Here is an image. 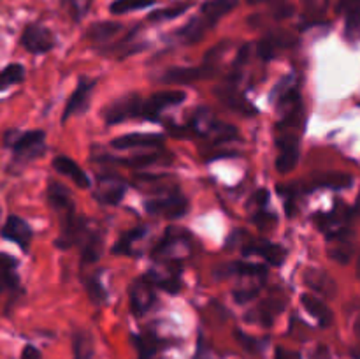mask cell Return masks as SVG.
Wrapping results in <instances>:
<instances>
[{
    "label": "cell",
    "instance_id": "6da1fadb",
    "mask_svg": "<svg viewBox=\"0 0 360 359\" xmlns=\"http://www.w3.org/2000/svg\"><path fill=\"white\" fill-rule=\"evenodd\" d=\"M236 6H238V0H207V2H204L200 6L199 14L192 18L181 30H178L179 41L185 42V44L199 42Z\"/></svg>",
    "mask_w": 360,
    "mask_h": 359
},
{
    "label": "cell",
    "instance_id": "7a4b0ae2",
    "mask_svg": "<svg viewBox=\"0 0 360 359\" xmlns=\"http://www.w3.org/2000/svg\"><path fill=\"white\" fill-rule=\"evenodd\" d=\"M46 132L41 129L27 130V132H16L7 130L4 134V144L13 150V162L16 165H25L35 158L42 157L46 150Z\"/></svg>",
    "mask_w": 360,
    "mask_h": 359
},
{
    "label": "cell",
    "instance_id": "3957f363",
    "mask_svg": "<svg viewBox=\"0 0 360 359\" xmlns=\"http://www.w3.org/2000/svg\"><path fill=\"white\" fill-rule=\"evenodd\" d=\"M144 99L139 94H127L123 97L116 99L115 102L105 108L104 118L108 125H118L125 120L137 118L143 113Z\"/></svg>",
    "mask_w": 360,
    "mask_h": 359
},
{
    "label": "cell",
    "instance_id": "277c9868",
    "mask_svg": "<svg viewBox=\"0 0 360 359\" xmlns=\"http://www.w3.org/2000/svg\"><path fill=\"white\" fill-rule=\"evenodd\" d=\"M20 44L32 55H42L55 48V34L41 23H28L20 35Z\"/></svg>",
    "mask_w": 360,
    "mask_h": 359
},
{
    "label": "cell",
    "instance_id": "5b68a950",
    "mask_svg": "<svg viewBox=\"0 0 360 359\" xmlns=\"http://www.w3.org/2000/svg\"><path fill=\"white\" fill-rule=\"evenodd\" d=\"M0 238L14 243L27 253L30 248L32 238H34V231L25 218L18 217V215H9L0 227Z\"/></svg>",
    "mask_w": 360,
    "mask_h": 359
},
{
    "label": "cell",
    "instance_id": "8992f818",
    "mask_svg": "<svg viewBox=\"0 0 360 359\" xmlns=\"http://www.w3.org/2000/svg\"><path fill=\"white\" fill-rule=\"evenodd\" d=\"M146 210L153 215H162V217L174 220V218L183 217L186 213L188 203H186V199L179 192H172L160 197V199L148 201Z\"/></svg>",
    "mask_w": 360,
    "mask_h": 359
},
{
    "label": "cell",
    "instance_id": "52a82bcc",
    "mask_svg": "<svg viewBox=\"0 0 360 359\" xmlns=\"http://www.w3.org/2000/svg\"><path fill=\"white\" fill-rule=\"evenodd\" d=\"M214 73H217V63L204 62L200 67H174L162 76V81L172 84H190L193 81L211 77Z\"/></svg>",
    "mask_w": 360,
    "mask_h": 359
},
{
    "label": "cell",
    "instance_id": "ba28073f",
    "mask_svg": "<svg viewBox=\"0 0 360 359\" xmlns=\"http://www.w3.org/2000/svg\"><path fill=\"white\" fill-rule=\"evenodd\" d=\"M185 99L186 95L183 92H158V94H153L148 101H144L141 118L153 120L155 122L164 109L181 104Z\"/></svg>",
    "mask_w": 360,
    "mask_h": 359
},
{
    "label": "cell",
    "instance_id": "9c48e42d",
    "mask_svg": "<svg viewBox=\"0 0 360 359\" xmlns=\"http://www.w3.org/2000/svg\"><path fill=\"white\" fill-rule=\"evenodd\" d=\"M214 94H217L218 101L224 102L227 108L234 109V111L241 113V115H246V116L257 115V108L245 97V95L241 94V92L238 90V88H236L234 81L221 84V87H217L214 88Z\"/></svg>",
    "mask_w": 360,
    "mask_h": 359
},
{
    "label": "cell",
    "instance_id": "30bf717a",
    "mask_svg": "<svg viewBox=\"0 0 360 359\" xmlns=\"http://www.w3.org/2000/svg\"><path fill=\"white\" fill-rule=\"evenodd\" d=\"M48 201L51 204L53 210L60 215L62 222L69 220L70 217H74V201L70 196L69 189L65 185H62L60 182H51L48 183Z\"/></svg>",
    "mask_w": 360,
    "mask_h": 359
},
{
    "label": "cell",
    "instance_id": "8fae6325",
    "mask_svg": "<svg viewBox=\"0 0 360 359\" xmlns=\"http://www.w3.org/2000/svg\"><path fill=\"white\" fill-rule=\"evenodd\" d=\"M18 260L9 253L0 252V299L4 292H9L13 296L21 294L20 277L16 273Z\"/></svg>",
    "mask_w": 360,
    "mask_h": 359
},
{
    "label": "cell",
    "instance_id": "7c38bea8",
    "mask_svg": "<svg viewBox=\"0 0 360 359\" xmlns=\"http://www.w3.org/2000/svg\"><path fill=\"white\" fill-rule=\"evenodd\" d=\"M164 143L165 137L162 134L134 132L112 139L111 146L115 150H134V148H162Z\"/></svg>",
    "mask_w": 360,
    "mask_h": 359
},
{
    "label": "cell",
    "instance_id": "4fadbf2b",
    "mask_svg": "<svg viewBox=\"0 0 360 359\" xmlns=\"http://www.w3.org/2000/svg\"><path fill=\"white\" fill-rule=\"evenodd\" d=\"M95 87V81L91 80H79V84H77L76 90L72 92L70 99L65 104V111H63L62 122H67L70 116L79 115V113H84L88 108V102H90V94Z\"/></svg>",
    "mask_w": 360,
    "mask_h": 359
},
{
    "label": "cell",
    "instance_id": "5bb4252c",
    "mask_svg": "<svg viewBox=\"0 0 360 359\" xmlns=\"http://www.w3.org/2000/svg\"><path fill=\"white\" fill-rule=\"evenodd\" d=\"M155 301V285L146 278H141L130 289V305L136 315H143Z\"/></svg>",
    "mask_w": 360,
    "mask_h": 359
},
{
    "label": "cell",
    "instance_id": "9a60e30c",
    "mask_svg": "<svg viewBox=\"0 0 360 359\" xmlns=\"http://www.w3.org/2000/svg\"><path fill=\"white\" fill-rule=\"evenodd\" d=\"M243 253L245 256H260L262 259H266V263L273 264V266H281L287 257V252H285L283 246L274 245V243L266 241H252L248 245L243 246Z\"/></svg>",
    "mask_w": 360,
    "mask_h": 359
},
{
    "label": "cell",
    "instance_id": "2e32d148",
    "mask_svg": "<svg viewBox=\"0 0 360 359\" xmlns=\"http://www.w3.org/2000/svg\"><path fill=\"white\" fill-rule=\"evenodd\" d=\"M127 185L120 176H104L98 180L95 197L104 204H118L125 196Z\"/></svg>",
    "mask_w": 360,
    "mask_h": 359
},
{
    "label": "cell",
    "instance_id": "e0dca14e",
    "mask_svg": "<svg viewBox=\"0 0 360 359\" xmlns=\"http://www.w3.org/2000/svg\"><path fill=\"white\" fill-rule=\"evenodd\" d=\"M281 153L276 158V169L280 172H290L299 160V143L295 136H283L278 139Z\"/></svg>",
    "mask_w": 360,
    "mask_h": 359
},
{
    "label": "cell",
    "instance_id": "ac0fdd59",
    "mask_svg": "<svg viewBox=\"0 0 360 359\" xmlns=\"http://www.w3.org/2000/svg\"><path fill=\"white\" fill-rule=\"evenodd\" d=\"M53 168H55L60 175L72 180V182L76 183L77 187H81V189H88V187H90V178L86 176V172H84L72 158L65 157V155H58V157L53 158Z\"/></svg>",
    "mask_w": 360,
    "mask_h": 359
},
{
    "label": "cell",
    "instance_id": "d6986e66",
    "mask_svg": "<svg viewBox=\"0 0 360 359\" xmlns=\"http://www.w3.org/2000/svg\"><path fill=\"white\" fill-rule=\"evenodd\" d=\"M294 42H295V39L292 37V35L285 34V32H280V34H269V35H266L264 39H260L257 49H259L260 58L271 60V58H274V55H276L278 49L288 48V46H292Z\"/></svg>",
    "mask_w": 360,
    "mask_h": 359
},
{
    "label": "cell",
    "instance_id": "ffe728a7",
    "mask_svg": "<svg viewBox=\"0 0 360 359\" xmlns=\"http://www.w3.org/2000/svg\"><path fill=\"white\" fill-rule=\"evenodd\" d=\"M301 303H302V306H304L306 312L319 320L320 326L327 327L333 324V312H330V308L322 301V299H319L316 296L304 292V294L301 296Z\"/></svg>",
    "mask_w": 360,
    "mask_h": 359
},
{
    "label": "cell",
    "instance_id": "44dd1931",
    "mask_svg": "<svg viewBox=\"0 0 360 359\" xmlns=\"http://www.w3.org/2000/svg\"><path fill=\"white\" fill-rule=\"evenodd\" d=\"M123 30V25L118 21H98L88 27L84 37L91 42H109L115 35Z\"/></svg>",
    "mask_w": 360,
    "mask_h": 359
},
{
    "label": "cell",
    "instance_id": "7402d4cb",
    "mask_svg": "<svg viewBox=\"0 0 360 359\" xmlns=\"http://www.w3.org/2000/svg\"><path fill=\"white\" fill-rule=\"evenodd\" d=\"M354 183V178L347 172H323V175H319L315 180H313V185L309 187L311 189H319V187H323V189H348Z\"/></svg>",
    "mask_w": 360,
    "mask_h": 359
},
{
    "label": "cell",
    "instance_id": "603a6c76",
    "mask_svg": "<svg viewBox=\"0 0 360 359\" xmlns=\"http://www.w3.org/2000/svg\"><path fill=\"white\" fill-rule=\"evenodd\" d=\"M95 345L94 336L88 331L77 329L72 333V358L74 359H91L94 358Z\"/></svg>",
    "mask_w": 360,
    "mask_h": 359
},
{
    "label": "cell",
    "instance_id": "cb8c5ba5",
    "mask_svg": "<svg viewBox=\"0 0 360 359\" xmlns=\"http://www.w3.org/2000/svg\"><path fill=\"white\" fill-rule=\"evenodd\" d=\"M134 345L137 348V359H153L157 352L160 351L162 341L155 334H136L134 336Z\"/></svg>",
    "mask_w": 360,
    "mask_h": 359
},
{
    "label": "cell",
    "instance_id": "d4e9b609",
    "mask_svg": "<svg viewBox=\"0 0 360 359\" xmlns=\"http://www.w3.org/2000/svg\"><path fill=\"white\" fill-rule=\"evenodd\" d=\"M25 76H27V70H25V67L21 65V63H7V65L0 70V92H6L9 90L11 87H14V84L23 83Z\"/></svg>",
    "mask_w": 360,
    "mask_h": 359
},
{
    "label": "cell",
    "instance_id": "484cf974",
    "mask_svg": "<svg viewBox=\"0 0 360 359\" xmlns=\"http://www.w3.org/2000/svg\"><path fill=\"white\" fill-rule=\"evenodd\" d=\"M304 282L309 289H313V291L316 292H323V294L327 296H333L334 289H336V285H334V282L330 280L329 275L319 270L306 271Z\"/></svg>",
    "mask_w": 360,
    "mask_h": 359
},
{
    "label": "cell",
    "instance_id": "4316f807",
    "mask_svg": "<svg viewBox=\"0 0 360 359\" xmlns=\"http://www.w3.org/2000/svg\"><path fill=\"white\" fill-rule=\"evenodd\" d=\"M102 253V239L98 234H84V241H83V252H81V260L84 264H90L98 260Z\"/></svg>",
    "mask_w": 360,
    "mask_h": 359
},
{
    "label": "cell",
    "instance_id": "83f0119b",
    "mask_svg": "<svg viewBox=\"0 0 360 359\" xmlns=\"http://www.w3.org/2000/svg\"><path fill=\"white\" fill-rule=\"evenodd\" d=\"M157 0H115L109 6V11L112 14H125L132 13V11L146 9V7H151Z\"/></svg>",
    "mask_w": 360,
    "mask_h": 359
},
{
    "label": "cell",
    "instance_id": "f1b7e54d",
    "mask_svg": "<svg viewBox=\"0 0 360 359\" xmlns=\"http://www.w3.org/2000/svg\"><path fill=\"white\" fill-rule=\"evenodd\" d=\"M190 7H192V2H183L174 7H165V9L153 11V13L148 16V20L153 21V23H158V21H165V20H174V18L181 16L183 13H186Z\"/></svg>",
    "mask_w": 360,
    "mask_h": 359
},
{
    "label": "cell",
    "instance_id": "f546056e",
    "mask_svg": "<svg viewBox=\"0 0 360 359\" xmlns=\"http://www.w3.org/2000/svg\"><path fill=\"white\" fill-rule=\"evenodd\" d=\"M160 158H162L160 151H155V153L136 155V157L132 158H109V160L120 162L122 165H129V168H146V165L157 164Z\"/></svg>",
    "mask_w": 360,
    "mask_h": 359
},
{
    "label": "cell",
    "instance_id": "4dcf8cb0",
    "mask_svg": "<svg viewBox=\"0 0 360 359\" xmlns=\"http://www.w3.org/2000/svg\"><path fill=\"white\" fill-rule=\"evenodd\" d=\"M60 2L65 7L67 13L72 16L74 21H81L88 14L94 0H60Z\"/></svg>",
    "mask_w": 360,
    "mask_h": 359
},
{
    "label": "cell",
    "instance_id": "1f68e13d",
    "mask_svg": "<svg viewBox=\"0 0 360 359\" xmlns=\"http://www.w3.org/2000/svg\"><path fill=\"white\" fill-rule=\"evenodd\" d=\"M144 231H146L144 227H137V229H134V231L123 234L122 238H120V241L115 245V248H112L115 250V253H132L134 241H136V239H139L141 236L144 234Z\"/></svg>",
    "mask_w": 360,
    "mask_h": 359
},
{
    "label": "cell",
    "instance_id": "d6a6232c",
    "mask_svg": "<svg viewBox=\"0 0 360 359\" xmlns=\"http://www.w3.org/2000/svg\"><path fill=\"white\" fill-rule=\"evenodd\" d=\"M225 273H238V275H252V277H260L266 275L267 270L264 264H250V263H234L231 264Z\"/></svg>",
    "mask_w": 360,
    "mask_h": 359
},
{
    "label": "cell",
    "instance_id": "836d02e7",
    "mask_svg": "<svg viewBox=\"0 0 360 359\" xmlns=\"http://www.w3.org/2000/svg\"><path fill=\"white\" fill-rule=\"evenodd\" d=\"M347 37L360 41V11L347 13Z\"/></svg>",
    "mask_w": 360,
    "mask_h": 359
},
{
    "label": "cell",
    "instance_id": "e575fe53",
    "mask_svg": "<svg viewBox=\"0 0 360 359\" xmlns=\"http://www.w3.org/2000/svg\"><path fill=\"white\" fill-rule=\"evenodd\" d=\"M88 291H90V296L94 298V301L97 303H101L105 298V291L101 287L98 280H94L91 284H88Z\"/></svg>",
    "mask_w": 360,
    "mask_h": 359
},
{
    "label": "cell",
    "instance_id": "d590c367",
    "mask_svg": "<svg viewBox=\"0 0 360 359\" xmlns=\"http://www.w3.org/2000/svg\"><path fill=\"white\" fill-rule=\"evenodd\" d=\"M20 359H42V354H41V351L35 347V345L27 344L23 347V351H21V358Z\"/></svg>",
    "mask_w": 360,
    "mask_h": 359
},
{
    "label": "cell",
    "instance_id": "8d00e7d4",
    "mask_svg": "<svg viewBox=\"0 0 360 359\" xmlns=\"http://www.w3.org/2000/svg\"><path fill=\"white\" fill-rule=\"evenodd\" d=\"M236 338H238V340L241 341V344L245 345L248 351H253V352L259 351V344H257V340H253V338H248L245 333H243V331H236Z\"/></svg>",
    "mask_w": 360,
    "mask_h": 359
},
{
    "label": "cell",
    "instance_id": "74e56055",
    "mask_svg": "<svg viewBox=\"0 0 360 359\" xmlns=\"http://www.w3.org/2000/svg\"><path fill=\"white\" fill-rule=\"evenodd\" d=\"M274 359H302L299 352H292L287 351L283 347H278L276 348V354H274Z\"/></svg>",
    "mask_w": 360,
    "mask_h": 359
},
{
    "label": "cell",
    "instance_id": "f35d334b",
    "mask_svg": "<svg viewBox=\"0 0 360 359\" xmlns=\"http://www.w3.org/2000/svg\"><path fill=\"white\" fill-rule=\"evenodd\" d=\"M267 201H269V192H267V190H264V189H260L259 192H257L255 196H253L252 203L257 204V206L262 208V206H266Z\"/></svg>",
    "mask_w": 360,
    "mask_h": 359
},
{
    "label": "cell",
    "instance_id": "ab89813d",
    "mask_svg": "<svg viewBox=\"0 0 360 359\" xmlns=\"http://www.w3.org/2000/svg\"><path fill=\"white\" fill-rule=\"evenodd\" d=\"M311 359H333V355H330L329 348L326 345H319L316 351L311 354Z\"/></svg>",
    "mask_w": 360,
    "mask_h": 359
},
{
    "label": "cell",
    "instance_id": "60d3db41",
    "mask_svg": "<svg viewBox=\"0 0 360 359\" xmlns=\"http://www.w3.org/2000/svg\"><path fill=\"white\" fill-rule=\"evenodd\" d=\"M193 359H210V352H207L206 347H204L202 338H200V340H199V347H197L195 358H193Z\"/></svg>",
    "mask_w": 360,
    "mask_h": 359
},
{
    "label": "cell",
    "instance_id": "b9f144b4",
    "mask_svg": "<svg viewBox=\"0 0 360 359\" xmlns=\"http://www.w3.org/2000/svg\"><path fill=\"white\" fill-rule=\"evenodd\" d=\"M264 2H271V0H248V4H252V6H257V4H264Z\"/></svg>",
    "mask_w": 360,
    "mask_h": 359
},
{
    "label": "cell",
    "instance_id": "7bdbcfd3",
    "mask_svg": "<svg viewBox=\"0 0 360 359\" xmlns=\"http://www.w3.org/2000/svg\"><path fill=\"white\" fill-rule=\"evenodd\" d=\"M355 329H357V334L360 336V322H357V326H355Z\"/></svg>",
    "mask_w": 360,
    "mask_h": 359
},
{
    "label": "cell",
    "instance_id": "ee69618b",
    "mask_svg": "<svg viewBox=\"0 0 360 359\" xmlns=\"http://www.w3.org/2000/svg\"><path fill=\"white\" fill-rule=\"evenodd\" d=\"M359 208H360V203H359Z\"/></svg>",
    "mask_w": 360,
    "mask_h": 359
}]
</instances>
